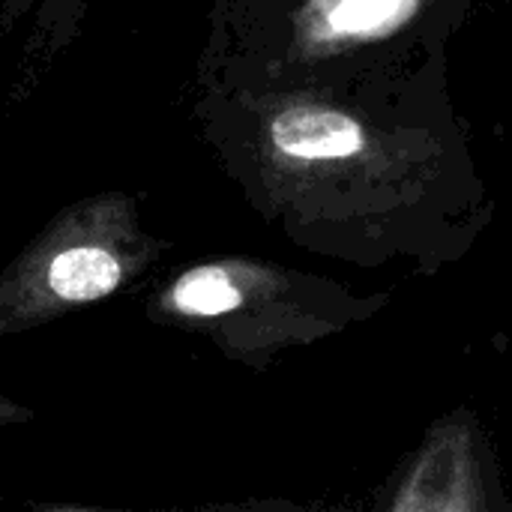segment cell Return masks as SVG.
I'll return each mask as SVG.
<instances>
[{
	"label": "cell",
	"mask_w": 512,
	"mask_h": 512,
	"mask_svg": "<svg viewBox=\"0 0 512 512\" xmlns=\"http://www.w3.org/2000/svg\"><path fill=\"white\" fill-rule=\"evenodd\" d=\"M192 120L246 198L318 252L384 249V207L399 198L405 153L324 87L252 84L198 60Z\"/></svg>",
	"instance_id": "cell-1"
},
{
	"label": "cell",
	"mask_w": 512,
	"mask_h": 512,
	"mask_svg": "<svg viewBox=\"0 0 512 512\" xmlns=\"http://www.w3.org/2000/svg\"><path fill=\"white\" fill-rule=\"evenodd\" d=\"M384 300L246 255L204 258L165 279L144 303L153 324L207 339L249 369H267L285 348L315 345L366 321Z\"/></svg>",
	"instance_id": "cell-2"
},
{
	"label": "cell",
	"mask_w": 512,
	"mask_h": 512,
	"mask_svg": "<svg viewBox=\"0 0 512 512\" xmlns=\"http://www.w3.org/2000/svg\"><path fill=\"white\" fill-rule=\"evenodd\" d=\"M129 192L66 204L0 273V336L60 321L141 279L165 252Z\"/></svg>",
	"instance_id": "cell-3"
},
{
	"label": "cell",
	"mask_w": 512,
	"mask_h": 512,
	"mask_svg": "<svg viewBox=\"0 0 512 512\" xmlns=\"http://www.w3.org/2000/svg\"><path fill=\"white\" fill-rule=\"evenodd\" d=\"M435 0H288L267 9H228L213 3L204 63L252 81L309 87L324 66L384 42L408 27Z\"/></svg>",
	"instance_id": "cell-4"
},
{
	"label": "cell",
	"mask_w": 512,
	"mask_h": 512,
	"mask_svg": "<svg viewBox=\"0 0 512 512\" xmlns=\"http://www.w3.org/2000/svg\"><path fill=\"white\" fill-rule=\"evenodd\" d=\"M384 512H512L498 447L471 408L423 432L390 483Z\"/></svg>",
	"instance_id": "cell-5"
},
{
	"label": "cell",
	"mask_w": 512,
	"mask_h": 512,
	"mask_svg": "<svg viewBox=\"0 0 512 512\" xmlns=\"http://www.w3.org/2000/svg\"><path fill=\"white\" fill-rule=\"evenodd\" d=\"M90 6L93 0H0V33L21 36L18 96L78 42Z\"/></svg>",
	"instance_id": "cell-6"
},
{
	"label": "cell",
	"mask_w": 512,
	"mask_h": 512,
	"mask_svg": "<svg viewBox=\"0 0 512 512\" xmlns=\"http://www.w3.org/2000/svg\"><path fill=\"white\" fill-rule=\"evenodd\" d=\"M27 420H30V411L15 405L9 396L0 393V429L3 426H18V423H27Z\"/></svg>",
	"instance_id": "cell-7"
},
{
	"label": "cell",
	"mask_w": 512,
	"mask_h": 512,
	"mask_svg": "<svg viewBox=\"0 0 512 512\" xmlns=\"http://www.w3.org/2000/svg\"><path fill=\"white\" fill-rule=\"evenodd\" d=\"M228 9H237V12H246V9H267V6H279V3H288V0H222Z\"/></svg>",
	"instance_id": "cell-8"
},
{
	"label": "cell",
	"mask_w": 512,
	"mask_h": 512,
	"mask_svg": "<svg viewBox=\"0 0 512 512\" xmlns=\"http://www.w3.org/2000/svg\"><path fill=\"white\" fill-rule=\"evenodd\" d=\"M51 512H99V510H51Z\"/></svg>",
	"instance_id": "cell-9"
}]
</instances>
